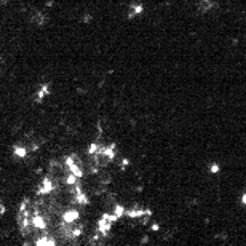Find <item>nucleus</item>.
Here are the masks:
<instances>
[{
  "label": "nucleus",
  "mask_w": 246,
  "mask_h": 246,
  "mask_svg": "<svg viewBox=\"0 0 246 246\" xmlns=\"http://www.w3.org/2000/svg\"><path fill=\"white\" fill-rule=\"evenodd\" d=\"M5 213V206H3V203H2V200H0V216H2Z\"/></svg>",
  "instance_id": "nucleus-7"
},
{
  "label": "nucleus",
  "mask_w": 246,
  "mask_h": 246,
  "mask_svg": "<svg viewBox=\"0 0 246 246\" xmlns=\"http://www.w3.org/2000/svg\"><path fill=\"white\" fill-rule=\"evenodd\" d=\"M117 219H115V216L114 214H109V213H104L101 216V219L97 221V230H99V233L102 237H105L110 232L112 229V224H114Z\"/></svg>",
  "instance_id": "nucleus-1"
},
{
  "label": "nucleus",
  "mask_w": 246,
  "mask_h": 246,
  "mask_svg": "<svg viewBox=\"0 0 246 246\" xmlns=\"http://www.w3.org/2000/svg\"><path fill=\"white\" fill-rule=\"evenodd\" d=\"M209 171L213 173V174H217V173L221 171V166L217 165V163H213V165H211V168H209Z\"/></svg>",
  "instance_id": "nucleus-6"
},
{
  "label": "nucleus",
  "mask_w": 246,
  "mask_h": 246,
  "mask_svg": "<svg viewBox=\"0 0 246 246\" xmlns=\"http://www.w3.org/2000/svg\"><path fill=\"white\" fill-rule=\"evenodd\" d=\"M79 217H80V213L77 209H66L61 216V221L62 222H75V221H79Z\"/></svg>",
  "instance_id": "nucleus-2"
},
{
  "label": "nucleus",
  "mask_w": 246,
  "mask_h": 246,
  "mask_svg": "<svg viewBox=\"0 0 246 246\" xmlns=\"http://www.w3.org/2000/svg\"><path fill=\"white\" fill-rule=\"evenodd\" d=\"M43 21H45V18H43L42 13H35L34 18H32V23L34 24H43Z\"/></svg>",
  "instance_id": "nucleus-5"
},
{
  "label": "nucleus",
  "mask_w": 246,
  "mask_h": 246,
  "mask_svg": "<svg viewBox=\"0 0 246 246\" xmlns=\"http://www.w3.org/2000/svg\"><path fill=\"white\" fill-rule=\"evenodd\" d=\"M123 214H125V208L120 206V205H115V206H114V216H115V219L122 217Z\"/></svg>",
  "instance_id": "nucleus-4"
},
{
  "label": "nucleus",
  "mask_w": 246,
  "mask_h": 246,
  "mask_svg": "<svg viewBox=\"0 0 246 246\" xmlns=\"http://www.w3.org/2000/svg\"><path fill=\"white\" fill-rule=\"evenodd\" d=\"M139 13H142V5H139V3L131 5L130 6V11H128V18H133L134 15H139Z\"/></svg>",
  "instance_id": "nucleus-3"
},
{
  "label": "nucleus",
  "mask_w": 246,
  "mask_h": 246,
  "mask_svg": "<svg viewBox=\"0 0 246 246\" xmlns=\"http://www.w3.org/2000/svg\"><path fill=\"white\" fill-rule=\"evenodd\" d=\"M241 203H243V205H246V193H243V196H241Z\"/></svg>",
  "instance_id": "nucleus-8"
}]
</instances>
